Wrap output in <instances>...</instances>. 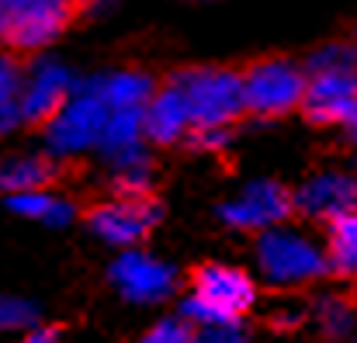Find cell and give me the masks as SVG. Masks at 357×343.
Listing matches in <instances>:
<instances>
[{"instance_id": "obj_1", "label": "cell", "mask_w": 357, "mask_h": 343, "mask_svg": "<svg viewBox=\"0 0 357 343\" xmlns=\"http://www.w3.org/2000/svg\"><path fill=\"white\" fill-rule=\"evenodd\" d=\"M253 274L260 284H267L274 291L312 288L323 277H330L323 239L288 219L264 229V232H257V246H253Z\"/></svg>"}, {"instance_id": "obj_2", "label": "cell", "mask_w": 357, "mask_h": 343, "mask_svg": "<svg viewBox=\"0 0 357 343\" xmlns=\"http://www.w3.org/2000/svg\"><path fill=\"white\" fill-rule=\"evenodd\" d=\"M305 94L302 108L316 125H344L357 108V52L351 42H326L302 63Z\"/></svg>"}, {"instance_id": "obj_3", "label": "cell", "mask_w": 357, "mask_h": 343, "mask_svg": "<svg viewBox=\"0 0 357 343\" xmlns=\"http://www.w3.org/2000/svg\"><path fill=\"white\" fill-rule=\"evenodd\" d=\"M191 112V128H233L246 114L243 77L229 66H191L170 77Z\"/></svg>"}, {"instance_id": "obj_4", "label": "cell", "mask_w": 357, "mask_h": 343, "mask_svg": "<svg viewBox=\"0 0 357 343\" xmlns=\"http://www.w3.org/2000/svg\"><path fill=\"white\" fill-rule=\"evenodd\" d=\"M105 118H108L105 101L94 94V87L87 80H80L77 91L42 121L45 153L52 160H77L84 153H94Z\"/></svg>"}, {"instance_id": "obj_5", "label": "cell", "mask_w": 357, "mask_h": 343, "mask_svg": "<svg viewBox=\"0 0 357 343\" xmlns=\"http://www.w3.org/2000/svg\"><path fill=\"white\" fill-rule=\"evenodd\" d=\"M239 77H243L246 114L271 121V118H284L302 108V94H305L302 63H295L288 56H267V59H257Z\"/></svg>"}, {"instance_id": "obj_6", "label": "cell", "mask_w": 357, "mask_h": 343, "mask_svg": "<svg viewBox=\"0 0 357 343\" xmlns=\"http://www.w3.org/2000/svg\"><path fill=\"white\" fill-rule=\"evenodd\" d=\"M108 281L119 291L121 302L139 305V309H153V305H163L177 295L181 270L170 260H163L142 246H121L119 257L108 267Z\"/></svg>"}, {"instance_id": "obj_7", "label": "cell", "mask_w": 357, "mask_h": 343, "mask_svg": "<svg viewBox=\"0 0 357 343\" xmlns=\"http://www.w3.org/2000/svg\"><path fill=\"white\" fill-rule=\"evenodd\" d=\"M73 7V0H0V42L14 52H42L70 28Z\"/></svg>"}, {"instance_id": "obj_8", "label": "cell", "mask_w": 357, "mask_h": 343, "mask_svg": "<svg viewBox=\"0 0 357 343\" xmlns=\"http://www.w3.org/2000/svg\"><path fill=\"white\" fill-rule=\"evenodd\" d=\"M160 219H163V208L153 195H115L91 208L87 226L101 243L121 250V246H139L160 226Z\"/></svg>"}, {"instance_id": "obj_9", "label": "cell", "mask_w": 357, "mask_h": 343, "mask_svg": "<svg viewBox=\"0 0 357 343\" xmlns=\"http://www.w3.org/2000/svg\"><path fill=\"white\" fill-rule=\"evenodd\" d=\"M291 215H295L291 212V191L274 177L246 181L233 198H226L219 205L222 226L233 229V232H253V236L291 219Z\"/></svg>"}, {"instance_id": "obj_10", "label": "cell", "mask_w": 357, "mask_h": 343, "mask_svg": "<svg viewBox=\"0 0 357 343\" xmlns=\"http://www.w3.org/2000/svg\"><path fill=\"white\" fill-rule=\"evenodd\" d=\"M357 208V174L354 170H340V167H326L309 174L295 191H291V212L298 219H305L309 226H323L330 219H337L340 212Z\"/></svg>"}, {"instance_id": "obj_11", "label": "cell", "mask_w": 357, "mask_h": 343, "mask_svg": "<svg viewBox=\"0 0 357 343\" xmlns=\"http://www.w3.org/2000/svg\"><path fill=\"white\" fill-rule=\"evenodd\" d=\"M191 295H198L202 302H208L226 316H246L260 298V281L253 270L239 264L208 260L191 274Z\"/></svg>"}, {"instance_id": "obj_12", "label": "cell", "mask_w": 357, "mask_h": 343, "mask_svg": "<svg viewBox=\"0 0 357 343\" xmlns=\"http://www.w3.org/2000/svg\"><path fill=\"white\" fill-rule=\"evenodd\" d=\"M77 84L80 80L63 59H52V56L35 59L21 73V91H17V112L24 118V125H42L77 91Z\"/></svg>"}, {"instance_id": "obj_13", "label": "cell", "mask_w": 357, "mask_h": 343, "mask_svg": "<svg viewBox=\"0 0 357 343\" xmlns=\"http://www.w3.org/2000/svg\"><path fill=\"white\" fill-rule=\"evenodd\" d=\"M139 118H142V135H146L149 146H177L191 132L188 101H184V94H181V87L174 80L156 84V91L142 105Z\"/></svg>"}, {"instance_id": "obj_14", "label": "cell", "mask_w": 357, "mask_h": 343, "mask_svg": "<svg viewBox=\"0 0 357 343\" xmlns=\"http://www.w3.org/2000/svg\"><path fill=\"white\" fill-rule=\"evenodd\" d=\"M94 94L105 101L108 112H142L149 94L156 91V80L146 70H108L87 80Z\"/></svg>"}, {"instance_id": "obj_15", "label": "cell", "mask_w": 357, "mask_h": 343, "mask_svg": "<svg viewBox=\"0 0 357 343\" xmlns=\"http://www.w3.org/2000/svg\"><path fill=\"white\" fill-rule=\"evenodd\" d=\"M326 274L337 281H357V208L323 222Z\"/></svg>"}, {"instance_id": "obj_16", "label": "cell", "mask_w": 357, "mask_h": 343, "mask_svg": "<svg viewBox=\"0 0 357 343\" xmlns=\"http://www.w3.org/2000/svg\"><path fill=\"white\" fill-rule=\"evenodd\" d=\"M3 198H7V208H10L17 219H28V222H38V226L63 229L77 219V205H73L66 195L49 191V188L14 191V195H3Z\"/></svg>"}, {"instance_id": "obj_17", "label": "cell", "mask_w": 357, "mask_h": 343, "mask_svg": "<svg viewBox=\"0 0 357 343\" xmlns=\"http://www.w3.org/2000/svg\"><path fill=\"white\" fill-rule=\"evenodd\" d=\"M94 153H101L105 163L149 153V142H146V135H142V118H139V112H108Z\"/></svg>"}, {"instance_id": "obj_18", "label": "cell", "mask_w": 357, "mask_h": 343, "mask_svg": "<svg viewBox=\"0 0 357 343\" xmlns=\"http://www.w3.org/2000/svg\"><path fill=\"white\" fill-rule=\"evenodd\" d=\"M305 323H312V330L326 340H351L357 337V305L340 291L316 295L305 312Z\"/></svg>"}, {"instance_id": "obj_19", "label": "cell", "mask_w": 357, "mask_h": 343, "mask_svg": "<svg viewBox=\"0 0 357 343\" xmlns=\"http://www.w3.org/2000/svg\"><path fill=\"white\" fill-rule=\"evenodd\" d=\"M56 181V160L49 153H14L0 160V195L49 188Z\"/></svg>"}, {"instance_id": "obj_20", "label": "cell", "mask_w": 357, "mask_h": 343, "mask_svg": "<svg viewBox=\"0 0 357 343\" xmlns=\"http://www.w3.org/2000/svg\"><path fill=\"white\" fill-rule=\"evenodd\" d=\"M108 181L115 195H149L153 191V160L149 153L108 163Z\"/></svg>"}, {"instance_id": "obj_21", "label": "cell", "mask_w": 357, "mask_h": 343, "mask_svg": "<svg viewBox=\"0 0 357 343\" xmlns=\"http://www.w3.org/2000/svg\"><path fill=\"white\" fill-rule=\"evenodd\" d=\"M31 323H38V309L28 298L0 291V337L3 333H24Z\"/></svg>"}, {"instance_id": "obj_22", "label": "cell", "mask_w": 357, "mask_h": 343, "mask_svg": "<svg viewBox=\"0 0 357 343\" xmlns=\"http://www.w3.org/2000/svg\"><path fill=\"white\" fill-rule=\"evenodd\" d=\"M146 343H191L195 340V326L177 312V316H163L146 330Z\"/></svg>"}, {"instance_id": "obj_23", "label": "cell", "mask_w": 357, "mask_h": 343, "mask_svg": "<svg viewBox=\"0 0 357 343\" xmlns=\"http://www.w3.org/2000/svg\"><path fill=\"white\" fill-rule=\"evenodd\" d=\"M198 340H208V343H243V340H250L246 316H229V319H222V323H212V326L198 330Z\"/></svg>"}, {"instance_id": "obj_24", "label": "cell", "mask_w": 357, "mask_h": 343, "mask_svg": "<svg viewBox=\"0 0 357 343\" xmlns=\"http://www.w3.org/2000/svg\"><path fill=\"white\" fill-rule=\"evenodd\" d=\"M198 153H226L233 142V128H191L188 139Z\"/></svg>"}, {"instance_id": "obj_25", "label": "cell", "mask_w": 357, "mask_h": 343, "mask_svg": "<svg viewBox=\"0 0 357 343\" xmlns=\"http://www.w3.org/2000/svg\"><path fill=\"white\" fill-rule=\"evenodd\" d=\"M21 63L10 56V52H0V108L17 101V91H21Z\"/></svg>"}, {"instance_id": "obj_26", "label": "cell", "mask_w": 357, "mask_h": 343, "mask_svg": "<svg viewBox=\"0 0 357 343\" xmlns=\"http://www.w3.org/2000/svg\"><path fill=\"white\" fill-rule=\"evenodd\" d=\"M302 323H305V312L295 309V305H281V309L271 312V326H274L278 333H291V330H298Z\"/></svg>"}, {"instance_id": "obj_27", "label": "cell", "mask_w": 357, "mask_h": 343, "mask_svg": "<svg viewBox=\"0 0 357 343\" xmlns=\"http://www.w3.org/2000/svg\"><path fill=\"white\" fill-rule=\"evenodd\" d=\"M17 128H24V118H21V112H17V101H10V105L0 108V139L14 135Z\"/></svg>"}, {"instance_id": "obj_28", "label": "cell", "mask_w": 357, "mask_h": 343, "mask_svg": "<svg viewBox=\"0 0 357 343\" xmlns=\"http://www.w3.org/2000/svg\"><path fill=\"white\" fill-rule=\"evenodd\" d=\"M24 340L28 343H52V340H59V330H56V326H38V323H31V326L24 330Z\"/></svg>"}, {"instance_id": "obj_29", "label": "cell", "mask_w": 357, "mask_h": 343, "mask_svg": "<svg viewBox=\"0 0 357 343\" xmlns=\"http://www.w3.org/2000/svg\"><path fill=\"white\" fill-rule=\"evenodd\" d=\"M344 128H347V132H351V139H354L357 142V108L351 114H347V121H344Z\"/></svg>"}, {"instance_id": "obj_30", "label": "cell", "mask_w": 357, "mask_h": 343, "mask_svg": "<svg viewBox=\"0 0 357 343\" xmlns=\"http://www.w3.org/2000/svg\"><path fill=\"white\" fill-rule=\"evenodd\" d=\"M73 3H84V7H98V3H105V0H73Z\"/></svg>"}, {"instance_id": "obj_31", "label": "cell", "mask_w": 357, "mask_h": 343, "mask_svg": "<svg viewBox=\"0 0 357 343\" xmlns=\"http://www.w3.org/2000/svg\"><path fill=\"white\" fill-rule=\"evenodd\" d=\"M351 45H354V52H357V28H354V38H351Z\"/></svg>"}, {"instance_id": "obj_32", "label": "cell", "mask_w": 357, "mask_h": 343, "mask_svg": "<svg viewBox=\"0 0 357 343\" xmlns=\"http://www.w3.org/2000/svg\"><path fill=\"white\" fill-rule=\"evenodd\" d=\"M354 174H357V160H354Z\"/></svg>"}]
</instances>
